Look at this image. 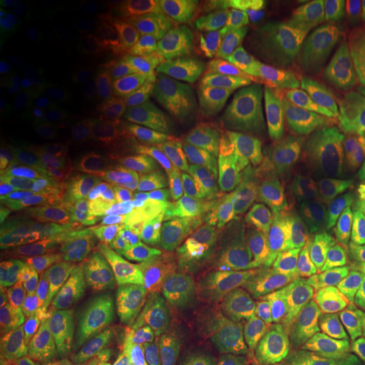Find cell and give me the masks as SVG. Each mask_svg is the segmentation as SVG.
Listing matches in <instances>:
<instances>
[{
    "label": "cell",
    "instance_id": "2",
    "mask_svg": "<svg viewBox=\"0 0 365 365\" xmlns=\"http://www.w3.org/2000/svg\"><path fill=\"white\" fill-rule=\"evenodd\" d=\"M302 353L333 364H355L365 351V294L343 290L309 302L290 325Z\"/></svg>",
    "mask_w": 365,
    "mask_h": 365
},
{
    "label": "cell",
    "instance_id": "22",
    "mask_svg": "<svg viewBox=\"0 0 365 365\" xmlns=\"http://www.w3.org/2000/svg\"><path fill=\"white\" fill-rule=\"evenodd\" d=\"M337 264L341 284L347 290L365 294V234L341 242Z\"/></svg>",
    "mask_w": 365,
    "mask_h": 365
},
{
    "label": "cell",
    "instance_id": "14",
    "mask_svg": "<svg viewBox=\"0 0 365 365\" xmlns=\"http://www.w3.org/2000/svg\"><path fill=\"white\" fill-rule=\"evenodd\" d=\"M232 91L242 98H262L288 79L287 67L264 55H235L225 67Z\"/></svg>",
    "mask_w": 365,
    "mask_h": 365
},
{
    "label": "cell",
    "instance_id": "28",
    "mask_svg": "<svg viewBox=\"0 0 365 365\" xmlns=\"http://www.w3.org/2000/svg\"><path fill=\"white\" fill-rule=\"evenodd\" d=\"M19 39H21L19 29L11 25V23H4L2 21V25H0V55L13 51V47L19 43Z\"/></svg>",
    "mask_w": 365,
    "mask_h": 365
},
{
    "label": "cell",
    "instance_id": "19",
    "mask_svg": "<svg viewBox=\"0 0 365 365\" xmlns=\"http://www.w3.org/2000/svg\"><path fill=\"white\" fill-rule=\"evenodd\" d=\"M81 110L86 118L98 126L118 124L124 116V102L120 91L104 79H96L83 88Z\"/></svg>",
    "mask_w": 365,
    "mask_h": 365
},
{
    "label": "cell",
    "instance_id": "3",
    "mask_svg": "<svg viewBox=\"0 0 365 365\" xmlns=\"http://www.w3.org/2000/svg\"><path fill=\"white\" fill-rule=\"evenodd\" d=\"M287 246L294 284L300 297L321 302L341 290L337 237L317 203L287 227Z\"/></svg>",
    "mask_w": 365,
    "mask_h": 365
},
{
    "label": "cell",
    "instance_id": "5",
    "mask_svg": "<svg viewBox=\"0 0 365 365\" xmlns=\"http://www.w3.org/2000/svg\"><path fill=\"white\" fill-rule=\"evenodd\" d=\"M66 61L35 37L21 35L13 51L0 55V102L2 132L25 114L26 108L43 102L63 76Z\"/></svg>",
    "mask_w": 365,
    "mask_h": 365
},
{
    "label": "cell",
    "instance_id": "11",
    "mask_svg": "<svg viewBox=\"0 0 365 365\" xmlns=\"http://www.w3.org/2000/svg\"><path fill=\"white\" fill-rule=\"evenodd\" d=\"M203 349V339L187 327L170 323L138 333L126 357L136 365H185Z\"/></svg>",
    "mask_w": 365,
    "mask_h": 365
},
{
    "label": "cell",
    "instance_id": "7",
    "mask_svg": "<svg viewBox=\"0 0 365 365\" xmlns=\"http://www.w3.org/2000/svg\"><path fill=\"white\" fill-rule=\"evenodd\" d=\"M100 292L81 274L63 272L51 280L41 300V327L49 333H81L98 319Z\"/></svg>",
    "mask_w": 365,
    "mask_h": 365
},
{
    "label": "cell",
    "instance_id": "29",
    "mask_svg": "<svg viewBox=\"0 0 365 365\" xmlns=\"http://www.w3.org/2000/svg\"><path fill=\"white\" fill-rule=\"evenodd\" d=\"M237 365H276V357L272 355H262V357H252Z\"/></svg>",
    "mask_w": 365,
    "mask_h": 365
},
{
    "label": "cell",
    "instance_id": "24",
    "mask_svg": "<svg viewBox=\"0 0 365 365\" xmlns=\"http://www.w3.org/2000/svg\"><path fill=\"white\" fill-rule=\"evenodd\" d=\"M67 272L88 276L93 266L100 260V252L96 248L93 240L86 232H71L66 240Z\"/></svg>",
    "mask_w": 365,
    "mask_h": 365
},
{
    "label": "cell",
    "instance_id": "25",
    "mask_svg": "<svg viewBox=\"0 0 365 365\" xmlns=\"http://www.w3.org/2000/svg\"><path fill=\"white\" fill-rule=\"evenodd\" d=\"M51 0H2L0 14L4 23L11 25H37L39 26L47 14L51 13Z\"/></svg>",
    "mask_w": 365,
    "mask_h": 365
},
{
    "label": "cell",
    "instance_id": "9",
    "mask_svg": "<svg viewBox=\"0 0 365 365\" xmlns=\"http://www.w3.org/2000/svg\"><path fill=\"white\" fill-rule=\"evenodd\" d=\"M246 272L252 287L266 300L287 302L299 294L288 258L287 230L282 225H276L272 234L250 252Z\"/></svg>",
    "mask_w": 365,
    "mask_h": 365
},
{
    "label": "cell",
    "instance_id": "20",
    "mask_svg": "<svg viewBox=\"0 0 365 365\" xmlns=\"http://www.w3.org/2000/svg\"><path fill=\"white\" fill-rule=\"evenodd\" d=\"M41 321L13 294L0 297V333L4 345L23 347L35 337Z\"/></svg>",
    "mask_w": 365,
    "mask_h": 365
},
{
    "label": "cell",
    "instance_id": "26",
    "mask_svg": "<svg viewBox=\"0 0 365 365\" xmlns=\"http://www.w3.org/2000/svg\"><path fill=\"white\" fill-rule=\"evenodd\" d=\"M341 25L349 31V35H351V39H353V45L365 53V9L364 11H359L357 14H353L351 19L343 21Z\"/></svg>",
    "mask_w": 365,
    "mask_h": 365
},
{
    "label": "cell",
    "instance_id": "4",
    "mask_svg": "<svg viewBox=\"0 0 365 365\" xmlns=\"http://www.w3.org/2000/svg\"><path fill=\"white\" fill-rule=\"evenodd\" d=\"M240 153L264 165H294L323 148L300 124L294 112L278 102H256L237 118Z\"/></svg>",
    "mask_w": 365,
    "mask_h": 365
},
{
    "label": "cell",
    "instance_id": "27",
    "mask_svg": "<svg viewBox=\"0 0 365 365\" xmlns=\"http://www.w3.org/2000/svg\"><path fill=\"white\" fill-rule=\"evenodd\" d=\"M276 365H361V361H355V364H333V361H323V359H317L313 355L300 353V355H278L276 357Z\"/></svg>",
    "mask_w": 365,
    "mask_h": 365
},
{
    "label": "cell",
    "instance_id": "1",
    "mask_svg": "<svg viewBox=\"0 0 365 365\" xmlns=\"http://www.w3.org/2000/svg\"><path fill=\"white\" fill-rule=\"evenodd\" d=\"M287 98L288 108L323 150L349 167L365 163V140L351 96L311 45L299 49L288 69Z\"/></svg>",
    "mask_w": 365,
    "mask_h": 365
},
{
    "label": "cell",
    "instance_id": "10",
    "mask_svg": "<svg viewBox=\"0 0 365 365\" xmlns=\"http://www.w3.org/2000/svg\"><path fill=\"white\" fill-rule=\"evenodd\" d=\"M98 319L124 327L136 335L175 323L165 302L126 282H120L100 297Z\"/></svg>",
    "mask_w": 365,
    "mask_h": 365
},
{
    "label": "cell",
    "instance_id": "23",
    "mask_svg": "<svg viewBox=\"0 0 365 365\" xmlns=\"http://www.w3.org/2000/svg\"><path fill=\"white\" fill-rule=\"evenodd\" d=\"M0 222H35L33 220V201H31V195L11 177H4L2 182H0Z\"/></svg>",
    "mask_w": 365,
    "mask_h": 365
},
{
    "label": "cell",
    "instance_id": "16",
    "mask_svg": "<svg viewBox=\"0 0 365 365\" xmlns=\"http://www.w3.org/2000/svg\"><path fill=\"white\" fill-rule=\"evenodd\" d=\"M244 33L260 43H282L297 35L300 29V13L284 2L252 4L240 16Z\"/></svg>",
    "mask_w": 365,
    "mask_h": 365
},
{
    "label": "cell",
    "instance_id": "8",
    "mask_svg": "<svg viewBox=\"0 0 365 365\" xmlns=\"http://www.w3.org/2000/svg\"><path fill=\"white\" fill-rule=\"evenodd\" d=\"M66 235L47 222H29L19 237L4 242V256L21 264V272L31 282H51L67 272Z\"/></svg>",
    "mask_w": 365,
    "mask_h": 365
},
{
    "label": "cell",
    "instance_id": "21",
    "mask_svg": "<svg viewBox=\"0 0 365 365\" xmlns=\"http://www.w3.org/2000/svg\"><path fill=\"white\" fill-rule=\"evenodd\" d=\"M83 341L93 351L106 355V359H122L130 351V345L136 333H132L124 327L100 321L96 319L86 331H83Z\"/></svg>",
    "mask_w": 365,
    "mask_h": 365
},
{
    "label": "cell",
    "instance_id": "17",
    "mask_svg": "<svg viewBox=\"0 0 365 365\" xmlns=\"http://www.w3.org/2000/svg\"><path fill=\"white\" fill-rule=\"evenodd\" d=\"M26 185H29V191L37 197L45 207L55 209L59 213L78 211L83 201L76 182L61 170H55L47 165L26 170Z\"/></svg>",
    "mask_w": 365,
    "mask_h": 365
},
{
    "label": "cell",
    "instance_id": "13",
    "mask_svg": "<svg viewBox=\"0 0 365 365\" xmlns=\"http://www.w3.org/2000/svg\"><path fill=\"white\" fill-rule=\"evenodd\" d=\"M314 203L325 213L337 244L365 234V173L327 187Z\"/></svg>",
    "mask_w": 365,
    "mask_h": 365
},
{
    "label": "cell",
    "instance_id": "18",
    "mask_svg": "<svg viewBox=\"0 0 365 365\" xmlns=\"http://www.w3.org/2000/svg\"><path fill=\"white\" fill-rule=\"evenodd\" d=\"M311 47L327 66L337 73V78L349 91L365 140V57L337 53L331 47H319V45H311Z\"/></svg>",
    "mask_w": 365,
    "mask_h": 365
},
{
    "label": "cell",
    "instance_id": "30",
    "mask_svg": "<svg viewBox=\"0 0 365 365\" xmlns=\"http://www.w3.org/2000/svg\"><path fill=\"white\" fill-rule=\"evenodd\" d=\"M102 365H136V364H130L128 359H104V364Z\"/></svg>",
    "mask_w": 365,
    "mask_h": 365
},
{
    "label": "cell",
    "instance_id": "15",
    "mask_svg": "<svg viewBox=\"0 0 365 365\" xmlns=\"http://www.w3.org/2000/svg\"><path fill=\"white\" fill-rule=\"evenodd\" d=\"M41 43L57 53H69L76 59H86L90 55V37L78 11L69 4L55 2L51 13L37 26Z\"/></svg>",
    "mask_w": 365,
    "mask_h": 365
},
{
    "label": "cell",
    "instance_id": "12",
    "mask_svg": "<svg viewBox=\"0 0 365 365\" xmlns=\"http://www.w3.org/2000/svg\"><path fill=\"white\" fill-rule=\"evenodd\" d=\"M278 207L272 201L240 205L223 217L215 230V242L225 254L254 250L274 232Z\"/></svg>",
    "mask_w": 365,
    "mask_h": 365
},
{
    "label": "cell",
    "instance_id": "6",
    "mask_svg": "<svg viewBox=\"0 0 365 365\" xmlns=\"http://www.w3.org/2000/svg\"><path fill=\"white\" fill-rule=\"evenodd\" d=\"M122 282L140 288L160 302L193 309L209 304L215 294V284L207 270L150 252H136L124 264Z\"/></svg>",
    "mask_w": 365,
    "mask_h": 365
}]
</instances>
